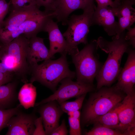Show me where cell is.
Masks as SVG:
<instances>
[{
	"mask_svg": "<svg viewBox=\"0 0 135 135\" xmlns=\"http://www.w3.org/2000/svg\"><path fill=\"white\" fill-rule=\"evenodd\" d=\"M129 0V1H131L132 2H133L134 4H135V0Z\"/></svg>",
	"mask_w": 135,
	"mask_h": 135,
	"instance_id": "cell-36",
	"label": "cell"
},
{
	"mask_svg": "<svg viewBox=\"0 0 135 135\" xmlns=\"http://www.w3.org/2000/svg\"><path fill=\"white\" fill-rule=\"evenodd\" d=\"M68 78L62 80L58 90L53 94L40 102L36 103L35 106L53 101L58 104L73 98H77L84 94L92 92L94 90L93 84H86L77 81L74 82Z\"/></svg>",
	"mask_w": 135,
	"mask_h": 135,
	"instance_id": "cell-8",
	"label": "cell"
},
{
	"mask_svg": "<svg viewBox=\"0 0 135 135\" xmlns=\"http://www.w3.org/2000/svg\"><path fill=\"white\" fill-rule=\"evenodd\" d=\"M120 130L125 135L135 134V92L126 95L118 106Z\"/></svg>",
	"mask_w": 135,
	"mask_h": 135,
	"instance_id": "cell-9",
	"label": "cell"
},
{
	"mask_svg": "<svg viewBox=\"0 0 135 135\" xmlns=\"http://www.w3.org/2000/svg\"><path fill=\"white\" fill-rule=\"evenodd\" d=\"M128 57L124 67L118 77L117 82L114 86L126 95L135 92V51L129 49Z\"/></svg>",
	"mask_w": 135,
	"mask_h": 135,
	"instance_id": "cell-10",
	"label": "cell"
},
{
	"mask_svg": "<svg viewBox=\"0 0 135 135\" xmlns=\"http://www.w3.org/2000/svg\"><path fill=\"white\" fill-rule=\"evenodd\" d=\"M125 36L124 31L118 38L113 36L111 41L101 36L97 40L98 47L108 54L96 78L97 90L103 86L109 87L117 79L122 68L120 64L122 56L130 46L125 39Z\"/></svg>",
	"mask_w": 135,
	"mask_h": 135,
	"instance_id": "cell-1",
	"label": "cell"
},
{
	"mask_svg": "<svg viewBox=\"0 0 135 135\" xmlns=\"http://www.w3.org/2000/svg\"><path fill=\"white\" fill-rule=\"evenodd\" d=\"M20 105L8 109H0V132L4 128L7 127L10 118L17 114L20 111Z\"/></svg>",
	"mask_w": 135,
	"mask_h": 135,
	"instance_id": "cell-24",
	"label": "cell"
},
{
	"mask_svg": "<svg viewBox=\"0 0 135 135\" xmlns=\"http://www.w3.org/2000/svg\"><path fill=\"white\" fill-rule=\"evenodd\" d=\"M86 135H125L121 131L104 126L94 125L93 128L84 134Z\"/></svg>",
	"mask_w": 135,
	"mask_h": 135,
	"instance_id": "cell-23",
	"label": "cell"
},
{
	"mask_svg": "<svg viewBox=\"0 0 135 135\" xmlns=\"http://www.w3.org/2000/svg\"><path fill=\"white\" fill-rule=\"evenodd\" d=\"M11 4L10 0L7 2L6 0H0V28L2 26L4 18L8 11Z\"/></svg>",
	"mask_w": 135,
	"mask_h": 135,
	"instance_id": "cell-26",
	"label": "cell"
},
{
	"mask_svg": "<svg viewBox=\"0 0 135 135\" xmlns=\"http://www.w3.org/2000/svg\"><path fill=\"white\" fill-rule=\"evenodd\" d=\"M116 0V1H118V2H120V0Z\"/></svg>",
	"mask_w": 135,
	"mask_h": 135,
	"instance_id": "cell-38",
	"label": "cell"
},
{
	"mask_svg": "<svg viewBox=\"0 0 135 135\" xmlns=\"http://www.w3.org/2000/svg\"><path fill=\"white\" fill-rule=\"evenodd\" d=\"M37 6L40 8L43 6L45 10L53 12L54 0H36Z\"/></svg>",
	"mask_w": 135,
	"mask_h": 135,
	"instance_id": "cell-28",
	"label": "cell"
},
{
	"mask_svg": "<svg viewBox=\"0 0 135 135\" xmlns=\"http://www.w3.org/2000/svg\"><path fill=\"white\" fill-rule=\"evenodd\" d=\"M49 52L43 38L36 36L30 39L26 56L29 69L38 62L46 60Z\"/></svg>",
	"mask_w": 135,
	"mask_h": 135,
	"instance_id": "cell-16",
	"label": "cell"
},
{
	"mask_svg": "<svg viewBox=\"0 0 135 135\" xmlns=\"http://www.w3.org/2000/svg\"><path fill=\"white\" fill-rule=\"evenodd\" d=\"M10 6L12 8H24L33 4H36V0H11Z\"/></svg>",
	"mask_w": 135,
	"mask_h": 135,
	"instance_id": "cell-27",
	"label": "cell"
},
{
	"mask_svg": "<svg viewBox=\"0 0 135 135\" xmlns=\"http://www.w3.org/2000/svg\"><path fill=\"white\" fill-rule=\"evenodd\" d=\"M53 15L51 12L44 10L18 26H2L0 28V41L5 45L21 35L29 39L36 36L43 31L46 24L53 18Z\"/></svg>",
	"mask_w": 135,
	"mask_h": 135,
	"instance_id": "cell-7",
	"label": "cell"
},
{
	"mask_svg": "<svg viewBox=\"0 0 135 135\" xmlns=\"http://www.w3.org/2000/svg\"><path fill=\"white\" fill-rule=\"evenodd\" d=\"M16 83L10 82L0 86V109L10 107L15 102L17 97Z\"/></svg>",
	"mask_w": 135,
	"mask_h": 135,
	"instance_id": "cell-21",
	"label": "cell"
},
{
	"mask_svg": "<svg viewBox=\"0 0 135 135\" xmlns=\"http://www.w3.org/2000/svg\"><path fill=\"white\" fill-rule=\"evenodd\" d=\"M81 0L84 5L85 8L95 6L94 3V0Z\"/></svg>",
	"mask_w": 135,
	"mask_h": 135,
	"instance_id": "cell-35",
	"label": "cell"
},
{
	"mask_svg": "<svg viewBox=\"0 0 135 135\" xmlns=\"http://www.w3.org/2000/svg\"><path fill=\"white\" fill-rule=\"evenodd\" d=\"M29 39L23 35L15 38L1 48L4 64L8 71L20 77L24 83L28 82L26 74L29 72L26 56Z\"/></svg>",
	"mask_w": 135,
	"mask_h": 135,
	"instance_id": "cell-4",
	"label": "cell"
},
{
	"mask_svg": "<svg viewBox=\"0 0 135 135\" xmlns=\"http://www.w3.org/2000/svg\"><path fill=\"white\" fill-rule=\"evenodd\" d=\"M97 40H94L80 51L71 56L76 68V81L93 84L94 80L103 65L97 53L98 48Z\"/></svg>",
	"mask_w": 135,
	"mask_h": 135,
	"instance_id": "cell-5",
	"label": "cell"
},
{
	"mask_svg": "<svg viewBox=\"0 0 135 135\" xmlns=\"http://www.w3.org/2000/svg\"><path fill=\"white\" fill-rule=\"evenodd\" d=\"M80 118L68 116L70 126L69 133L70 135H80L81 131L80 124Z\"/></svg>",
	"mask_w": 135,
	"mask_h": 135,
	"instance_id": "cell-25",
	"label": "cell"
},
{
	"mask_svg": "<svg viewBox=\"0 0 135 135\" xmlns=\"http://www.w3.org/2000/svg\"><path fill=\"white\" fill-rule=\"evenodd\" d=\"M2 52L0 49V72L6 74H13L9 72L4 64L2 60Z\"/></svg>",
	"mask_w": 135,
	"mask_h": 135,
	"instance_id": "cell-34",
	"label": "cell"
},
{
	"mask_svg": "<svg viewBox=\"0 0 135 135\" xmlns=\"http://www.w3.org/2000/svg\"><path fill=\"white\" fill-rule=\"evenodd\" d=\"M36 95V88L33 83H25L21 88L18 95L20 105L25 109L34 107Z\"/></svg>",
	"mask_w": 135,
	"mask_h": 135,
	"instance_id": "cell-19",
	"label": "cell"
},
{
	"mask_svg": "<svg viewBox=\"0 0 135 135\" xmlns=\"http://www.w3.org/2000/svg\"><path fill=\"white\" fill-rule=\"evenodd\" d=\"M39 106L38 112L42 118L46 135H51L59 125L60 118L64 112L56 100Z\"/></svg>",
	"mask_w": 135,
	"mask_h": 135,
	"instance_id": "cell-11",
	"label": "cell"
},
{
	"mask_svg": "<svg viewBox=\"0 0 135 135\" xmlns=\"http://www.w3.org/2000/svg\"><path fill=\"white\" fill-rule=\"evenodd\" d=\"M13 75L0 72V86L12 81Z\"/></svg>",
	"mask_w": 135,
	"mask_h": 135,
	"instance_id": "cell-33",
	"label": "cell"
},
{
	"mask_svg": "<svg viewBox=\"0 0 135 135\" xmlns=\"http://www.w3.org/2000/svg\"><path fill=\"white\" fill-rule=\"evenodd\" d=\"M11 8L9 16L4 20L1 27L18 26L36 16L42 11L36 4L32 5L23 8Z\"/></svg>",
	"mask_w": 135,
	"mask_h": 135,
	"instance_id": "cell-17",
	"label": "cell"
},
{
	"mask_svg": "<svg viewBox=\"0 0 135 135\" xmlns=\"http://www.w3.org/2000/svg\"><path fill=\"white\" fill-rule=\"evenodd\" d=\"M85 8L81 0H54L53 12L58 22L67 25L70 15L73 12Z\"/></svg>",
	"mask_w": 135,
	"mask_h": 135,
	"instance_id": "cell-18",
	"label": "cell"
},
{
	"mask_svg": "<svg viewBox=\"0 0 135 135\" xmlns=\"http://www.w3.org/2000/svg\"><path fill=\"white\" fill-rule=\"evenodd\" d=\"M98 5L100 6H109L112 8H115L119 6L120 2L116 0L112 1V0H96Z\"/></svg>",
	"mask_w": 135,
	"mask_h": 135,
	"instance_id": "cell-32",
	"label": "cell"
},
{
	"mask_svg": "<svg viewBox=\"0 0 135 135\" xmlns=\"http://www.w3.org/2000/svg\"><path fill=\"white\" fill-rule=\"evenodd\" d=\"M115 86H103L90 96L83 110L81 122L86 126L96 117L103 115L118 105L125 96Z\"/></svg>",
	"mask_w": 135,
	"mask_h": 135,
	"instance_id": "cell-3",
	"label": "cell"
},
{
	"mask_svg": "<svg viewBox=\"0 0 135 135\" xmlns=\"http://www.w3.org/2000/svg\"><path fill=\"white\" fill-rule=\"evenodd\" d=\"M127 30L128 31L125 36V39L133 48L135 47V27L130 28Z\"/></svg>",
	"mask_w": 135,
	"mask_h": 135,
	"instance_id": "cell-30",
	"label": "cell"
},
{
	"mask_svg": "<svg viewBox=\"0 0 135 135\" xmlns=\"http://www.w3.org/2000/svg\"><path fill=\"white\" fill-rule=\"evenodd\" d=\"M36 118L33 114H27L20 111L10 120L7 126L8 130L6 134L33 135Z\"/></svg>",
	"mask_w": 135,
	"mask_h": 135,
	"instance_id": "cell-12",
	"label": "cell"
},
{
	"mask_svg": "<svg viewBox=\"0 0 135 135\" xmlns=\"http://www.w3.org/2000/svg\"><path fill=\"white\" fill-rule=\"evenodd\" d=\"M118 105L106 114L93 120L89 125H100L121 131L118 113Z\"/></svg>",
	"mask_w": 135,
	"mask_h": 135,
	"instance_id": "cell-20",
	"label": "cell"
},
{
	"mask_svg": "<svg viewBox=\"0 0 135 135\" xmlns=\"http://www.w3.org/2000/svg\"><path fill=\"white\" fill-rule=\"evenodd\" d=\"M96 6L85 8L82 14H73L69 18L66 30L63 35L67 43V54L72 55L79 51L78 45L87 44V38L92 26L93 15Z\"/></svg>",
	"mask_w": 135,
	"mask_h": 135,
	"instance_id": "cell-6",
	"label": "cell"
},
{
	"mask_svg": "<svg viewBox=\"0 0 135 135\" xmlns=\"http://www.w3.org/2000/svg\"><path fill=\"white\" fill-rule=\"evenodd\" d=\"M68 131L67 129L64 120H62L61 124L59 125L52 133L51 135H66L68 134Z\"/></svg>",
	"mask_w": 135,
	"mask_h": 135,
	"instance_id": "cell-31",
	"label": "cell"
},
{
	"mask_svg": "<svg viewBox=\"0 0 135 135\" xmlns=\"http://www.w3.org/2000/svg\"><path fill=\"white\" fill-rule=\"evenodd\" d=\"M31 74L30 82H37L54 92L58 84L67 78L73 79L76 76L75 72L71 70L66 55H61L58 59L46 60L42 63L30 68Z\"/></svg>",
	"mask_w": 135,
	"mask_h": 135,
	"instance_id": "cell-2",
	"label": "cell"
},
{
	"mask_svg": "<svg viewBox=\"0 0 135 135\" xmlns=\"http://www.w3.org/2000/svg\"><path fill=\"white\" fill-rule=\"evenodd\" d=\"M43 31L48 35L50 49L48 56L46 60L51 59L57 53L61 55L67 54L66 40L59 29L57 22L52 18L49 20L44 27Z\"/></svg>",
	"mask_w": 135,
	"mask_h": 135,
	"instance_id": "cell-13",
	"label": "cell"
},
{
	"mask_svg": "<svg viewBox=\"0 0 135 135\" xmlns=\"http://www.w3.org/2000/svg\"><path fill=\"white\" fill-rule=\"evenodd\" d=\"M34 126L35 129L33 135H46L42 119L40 116L36 119Z\"/></svg>",
	"mask_w": 135,
	"mask_h": 135,
	"instance_id": "cell-29",
	"label": "cell"
},
{
	"mask_svg": "<svg viewBox=\"0 0 135 135\" xmlns=\"http://www.w3.org/2000/svg\"><path fill=\"white\" fill-rule=\"evenodd\" d=\"M2 46L0 44V49L2 48Z\"/></svg>",
	"mask_w": 135,
	"mask_h": 135,
	"instance_id": "cell-37",
	"label": "cell"
},
{
	"mask_svg": "<svg viewBox=\"0 0 135 135\" xmlns=\"http://www.w3.org/2000/svg\"><path fill=\"white\" fill-rule=\"evenodd\" d=\"M115 17L112 7L97 5L93 15L92 25L101 26L109 36H115L116 33L118 23Z\"/></svg>",
	"mask_w": 135,
	"mask_h": 135,
	"instance_id": "cell-15",
	"label": "cell"
},
{
	"mask_svg": "<svg viewBox=\"0 0 135 135\" xmlns=\"http://www.w3.org/2000/svg\"><path fill=\"white\" fill-rule=\"evenodd\" d=\"M86 94H84L78 98L74 101L63 102L59 104L62 110L64 113H68L70 112L80 110Z\"/></svg>",
	"mask_w": 135,
	"mask_h": 135,
	"instance_id": "cell-22",
	"label": "cell"
},
{
	"mask_svg": "<svg viewBox=\"0 0 135 135\" xmlns=\"http://www.w3.org/2000/svg\"><path fill=\"white\" fill-rule=\"evenodd\" d=\"M134 4L128 0H122L117 7L112 8L115 16L118 18L117 28L114 36L119 37L126 29H127L135 22V10L132 7Z\"/></svg>",
	"mask_w": 135,
	"mask_h": 135,
	"instance_id": "cell-14",
	"label": "cell"
}]
</instances>
